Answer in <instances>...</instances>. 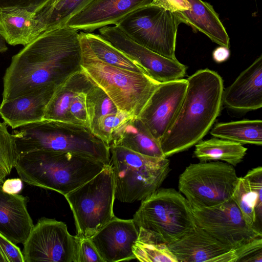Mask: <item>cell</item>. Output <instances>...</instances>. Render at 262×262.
I'll return each mask as SVG.
<instances>
[{
	"label": "cell",
	"mask_w": 262,
	"mask_h": 262,
	"mask_svg": "<svg viewBox=\"0 0 262 262\" xmlns=\"http://www.w3.org/2000/svg\"><path fill=\"white\" fill-rule=\"evenodd\" d=\"M229 56L230 51L229 48L224 46H220L216 48L212 53L213 60L217 63L227 60Z\"/></svg>",
	"instance_id": "41"
},
{
	"label": "cell",
	"mask_w": 262,
	"mask_h": 262,
	"mask_svg": "<svg viewBox=\"0 0 262 262\" xmlns=\"http://www.w3.org/2000/svg\"><path fill=\"white\" fill-rule=\"evenodd\" d=\"M60 0H51L50 3L49 4V5L47 6H46V7H49V6H52V5H53L54 4H55V3H56L57 2H58Z\"/></svg>",
	"instance_id": "43"
},
{
	"label": "cell",
	"mask_w": 262,
	"mask_h": 262,
	"mask_svg": "<svg viewBox=\"0 0 262 262\" xmlns=\"http://www.w3.org/2000/svg\"><path fill=\"white\" fill-rule=\"evenodd\" d=\"M132 117H134L118 110L116 113L100 117L90 129L110 147L115 133Z\"/></svg>",
	"instance_id": "33"
},
{
	"label": "cell",
	"mask_w": 262,
	"mask_h": 262,
	"mask_svg": "<svg viewBox=\"0 0 262 262\" xmlns=\"http://www.w3.org/2000/svg\"><path fill=\"white\" fill-rule=\"evenodd\" d=\"M77 262H104L89 238H80Z\"/></svg>",
	"instance_id": "37"
},
{
	"label": "cell",
	"mask_w": 262,
	"mask_h": 262,
	"mask_svg": "<svg viewBox=\"0 0 262 262\" xmlns=\"http://www.w3.org/2000/svg\"><path fill=\"white\" fill-rule=\"evenodd\" d=\"M64 196L73 212L76 236L90 238L115 216V183L111 164Z\"/></svg>",
	"instance_id": "8"
},
{
	"label": "cell",
	"mask_w": 262,
	"mask_h": 262,
	"mask_svg": "<svg viewBox=\"0 0 262 262\" xmlns=\"http://www.w3.org/2000/svg\"><path fill=\"white\" fill-rule=\"evenodd\" d=\"M150 4L160 7L172 12L190 9V5L187 0H153Z\"/></svg>",
	"instance_id": "39"
},
{
	"label": "cell",
	"mask_w": 262,
	"mask_h": 262,
	"mask_svg": "<svg viewBox=\"0 0 262 262\" xmlns=\"http://www.w3.org/2000/svg\"><path fill=\"white\" fill-rule=\"evenodd\" d=\"M115 199L143 201L160 188L170 171L167 158L145 156L121 146L110 147Z\"/></svg>",
	"instance_id": "7"
},
{
	"label": "cell",
	"mask_w": 262,
	"mask_h": 262,
	"mask_svg": "<svg viewBox=\"0 0 262 262\" xmlns=\"http://www.w3.org/2000/svg\"><path fill=\"white\" fill-rule=\"evenodd\" d=\"M187 86L183 78L160 83L138 117L159 142L176 119Z\"/></svg>",
	"instance_id": "14"
},
{
	"label": "cell",
	"mask_w": 262,
	"mask_h": 262,
	"mask_svg": "<svg viewBox=\"0 0 262 262\" xmlns=\"http://www.w3.org/2000/svg\"><path fill=\"white\" fill-rule=\"evenodd\" d=\"M187 80L179 113L159 141L165 158L186 150L201 141L221 110L224 85L217 73L208 69L200 70Z\"/></svg>",
	"instance_id": "2"
},
{
	"label": "cell",
	"mask_w": 262,
	"mask_h": 262,
	"mask_svg": "<svg viewBox=\"0 0 262 262\" xmlns=\"http://www.w3.org/2000/svg\"><path fill=\"white\" fill-rule=\"evenodd\" d=\"M86 93L79 92L76 94L73 97L69 110L75 123L88 126L86 104Z\"/></svg>",
	"instance_id": "35"
},
{
	"label": "cell",
	"mask_w": 262,
	"mask_h": 262,
	"mask_svg": "<svg viewBox=\"0 0 262 262\" xmlns=\"http://www.w3.org/2000/svg\"><path fill=\"white\" fill-rule=\"evenodd\" d=\"M79 237L70 234L66 224L41 217L23 244L25 262H77Z\"/></svg>",
	"instance_id": "11"
},
{
	"label": "cell",
	"mask_w": 262,
	"mask_h": 262,
	"mask_svg": "<svg viewBox=\"0 0 262 262\" xmlns=\"http://www.w3.org/2000/svg\"><path fill=\"white\" fill-rule=\"evenodd\" d=\"M51 0H0V7L17 6L26 8L37 15Z\"/></svg>",
	"instance_id": "38"
},
{
	"label": "cell",
	"mask_w": 262,
	"mask_h": 262,
	"mask_svg": "<svg viewBox=\"0 0 262 262\" xmlns=\"http://www.w3.org/2000/svg\"><path fill=\"white\" fill-rule=\"evenodd\" d=\"M3 259V258H2Z\"/></svg>",
	"instance_id": "46"
},
{
	"label": "cell",
	"mask_w": 262,
	"mask_h": 262,
	"mask_svg": "<svg viewBox=\"0 0 262 262\" xmlns=\"http://www.w3.org/2000/svg\"><path fill=\"white\" fill-rule=\"evenodd\" d=\"M178 262H234L233 250L200 227L167 245Z\"/></svg>",
	"instance_id": "17"
},
{
	"label": "cell",
	"mask_w": 262,
	"mask_h": 262,
	"mask_svg": "<svg viewBox=\"0 0 262 262\" xmlns=\"http://www.w3.org/2000/svg\"><path fill=\"white\" fill-rule=\"evenodd\" d=\"M223 104L233 111L247 112L262 107V55H260L223 94Z\"/></svg>",
	"instance_id": "18"
},
{
	"label": "cell",
	"mask_w": 262,
	"mask_h": 262,
	"mask_svg": "<svg viewBox=\"0 0 262 262\" xmlns=\"http://www.w3.org/2000/svg\"><path fill=\"white\" fill-rule=\"evenodd\" d=\"M138 230L133 219L113 218L89 238L104 262L136 259L133 247Z\"/></svg>",
	"instance_id": "16"
},
{
	"label": "cell",
	"mask_w": 262,
	"mask_h": 262,
	"mask_svg": "<svg viewBox=\"0 0 262 262\" xmlns=\"http://www.w3.org/2000/svg\"><path fill=\"white\" fill-rule=\"evenodd\" d=\"M80 46L82 70L106 93L118 110L138 117L161 83L146 74L106 64Z\"/></svg>",
	"instance_id": "6"
},
{
	"label": "cell",
	"mask_w": 262,
	"mask_h": 262,
	"mask_svg": "<svg viewBox=\"0 0 262 262\" xmlns=\"http://www.w3.org/2000/svg\"><path fill=\"white\" fill-rule=\"evenodd\" d=\"M133 220L138 230V239L166 245L196 226L190 204L173 188H159L142 201Z\"/></svg>",
	"instance_id": "5"
},
{
	"label": "cell",
	"mask_w": 262,
	"mask_h": 262,
	"mask_svg": "<svg viewBox=\"0 0 262 262\" xmlns=\"http://www.w3.org/2000/svg\"><path fill=\"white\" fill-rule=\"evenodd\" d=\"M86 104L90 128L100 117L118 111L106 93L96 85L86 93Z\"/></svg>",
	"instance_id": "30"
},
{
	"label": "cell",
	"mask_w": 262,
	"mask_h": 262,
	"mask_svg": "<svg viewBox=\"0 0 262 262\" xmlns=\"http://www.w3.org/2000/svg\"><path fill=\"white\" fill-rule=\"evenodd\" d=\"M192 208L196 226L231 249L262 237L261 229L247 223L231 198L213 206Z\"/></svg>",
	"instance_id": "12"
},
{
	"label": "cell",
	"mask_w": 262,
	"mask_h": 262,
	"mask_svg": "<svg viewBox=\"0 0 262 262\" xmlns=\"http://www.w3.org/2000/svg\"><path fill=\"white\" fill-rule=\"evenodd\" d=\"M0 255L3 262H25L20 248L1 233Z\"/></svg>",
	"instance_id": "36"
},
{
	"label": "cell",
	"mask_w": 262,
	"mask_h": 262,
	"mask_svg": "<svg viewBox=\"0 0 262 262\" xmlns=\"http://www.w3.org/2000/svg\"><path fill=\"white\" fill-rule=\"evenodd\" d=\"M210 134L214 137L243 144L261 146L262 121L243 120L217 123Z\"/></svg>",
	"instance_id": "27"
},
{
	"label": "cell",
	"mask_w": 262,
	"mask_h": 262,
	"mask_svg": "<svg viewBox=\"0 0 262 262\" xmlns=\"http://www.w3.org/2000/svg\"><path fill=\"white\" fill-rule=\"evenodd\" d=\"M0 262H3V260L2 259V256L0 255Z\"/></svg>",
	"instance_id": "44"
},
{
	"label": "cell",
	"mask_w": 262,
	"mask_h": 262,
	"mask_svg": "<svg viewBox=\"0 0 262 262\" xmlns=\"http://www.w3.org/2000/svg\"><path fill=\"white\" fill-rule=\"evenodd\" d=\"M112 145L121 146L147 156L165 158L159 142L138 117H132L118 129Z\"/></svg>",
	"instance_id": "24"
},
{
	"label": "cell",
	"mask_w": 262,
	"mask_h": 262,
	"mask_svg": "<svg viewBox=\"0 0 262 262\" xmlns=\"http://www.w3.org/2000/svg\"><path fill=\"white\" fill-rule=\"evenodd\" d=\"M8 50V47L6 45L5 40L1 36L0 37V53H3Z\"/></svg>",
	"instance_id": "42"
},
{
	"label": "cell",
	"mask_w": 262,
	"mask_h": 262,
	"mask_svg": "<svg viewBox=\"0 0 262 262\" xmlns=\"http://www.w3.org/2000/svg\"><path fill=\"white\" fill-rule=\"evenodd\" d=\"M153 0H93L72 16L64 26L88 32L116 25L126 15Z\"/></svg>",
	"instance_id": "15"
},
{
	"label": "cell",
	"mask_w": 262,
	"mask_h": 262,
	"mask_svg": "<svg viewBox=\"0 0 262 262\" xmlns=\"http://www.w3.org/2000/svg\"><path fill=\"white\" fill-rule=\"evenodd\" d=\"M79 35L80 44L101 61L117 68L147 75L139 63L114 47L100 34L80 31Z\"/></svg>",
	"instance_id": "25"
},
{
	"label": "cell",
	"mask_w": 262,
	"mask_h": 262,
	"mask_svg": "<svg viewBox=\"0 0 262 262\" xmlns=\"http://www.w3.org/2000/svg\"><path fill=\"white\" fill-rule=\"evenodd\" d=\"M81 63L78 31L66 26L47 28L12 56L3 77L2 102L57 86L81 71Z\"/></svg>",
	"instance_id": "1"
},
{
	"label": "cell",
	"mask_w": 262,
	"mask_h": 262,
	"mask_svg": "<svg viewBox=\"0 0 262 262\" xmlns=\"http://www.w3.org/2000/svg\"><path fill=\"white\" fill-rule=\"evenodd\" d=\"M231 198L238 207L247 224L257 227L256 226L257 221L261 223L262 198L251 189L248 181L244 177H238Z\"/></svg>",
	"instance_id": "28"
},
{
	"label": "cell",
	"mask_w": 262,
	"mask_h": 262,
	"mask_svg": "<svg viewBox=\"0 0 262 262\" xmlns=\"http://www.w3.org/2000/svg\"><path fill=\"white\" fill-rule=\"evenodd\" d=\"M238 178L230 164L201 162L185 168L179 177L178 188L192 207H211L231 198Z\"/></svg>",
	"instance_id": "10"
},
{
	"label": "cell",
	"mask_w": 262,
	"mask_h": 262,
	"mask_svg": "<svg viewBox=\"0 0 262 262\" xmlns=\"http://www.w3.org/2000/svg\"><path fill=\"white\" fill-rule=\"evenodd\" d=\"M19 155L46 150L68 152L111 164L110 147L86 126L42 120L14 130Z\"/></svg>",
	"instance_id": "4"
},
{
	"label": "cell",
	"mask_w": 262,
	"mask_h": 262,
	"mask_svg": "<svg viewBox=\"0 0 262 262\" xmlns=\"http://www.w3.org/2000/svg\"><path fill=\"white\" fill-rule=\"evenodd\" d=\"M235 262H261L262 237L255 239L233 249Z\"/></svg>",
	"instance_id": "34"
},
{
	"label": "cell",
	"mask_w": 262,
	"mask_h": 262,
	"mask_svg": "<svg viewBox=\"0 0 262 262\" xmlns=\"http://www.w3.org/2000/svg\"><path fill=\"white\" fill-rule=\"evenodd\" d=\"M1 37V31H0V37Z\"/></svg>",
	"instance_id": "45"
},
{
	"label": "cell",
	"mask_w": 262,
	"mask_h": 262,
	"mask_svg": "<svg viewBox=\"0 0 262 262\" xmlns=\"http://www.w3.org/2000/svg\"><path fill=\"white\" fill-rule=\"evenodd\" d=\"M93 0H60L42 9L36 16L43 31L64 26L67 21Z\"/></svg>",
	"instance_id": "29"
},
{
	"label": "cell",
	"mask_w": 262,
	"mask_h": 262,
	"mask_svg": "<svg viewBox=\"0 0 262 262\" xmlns=\"http://www.w3.org/2000/svg\"><path fill=\"white\" fill-rule=\"evenodd\" d=\"M106 165L78 154L40 150L19 155L14 168L27 184L65 195L94 178Z\"/></svg>",
	"instance_id": "3"
},
{
	"label": "cell",
	"mask_w": 262,
	"mask_h": 262,
	"mask_svg": "<svg viewBox=\"0 0 262 262\" xmlns=\"http://www.w3.org/2000/svg\"><path fill=\"white\" fill-rule=\"evenodd\" d=\"M136 259L142 262H178L167 245L137 239L133 247Z\"/></svg>",
	"instance_id": "32"
},
{
	"label": "cell",
	"mask_w": 262,
	"mask_h": 262,
	"mask_svg": "<svg viewBox=\"0 0 262 262\" xmlns=\"http://www.w3.org/2000/svg\"><path fill=\"white\" fill-rule=\"evenodd\" d=\"M23 189V181L20 178L5 180L2 185L3 190L9 194H18Z\"/></svg>",
	"instance_id": "40"
},
{
	"label": "cell",
	"mask_w": 262,
	"mask_h": 262,
	"mask_svg": "<svg viewBox=\"0 0 262 262\" xmlns=\"http://www.w3.org/2000/svg\"><path fill=\"white\" fill-rule=\"evenodd\" d=\"M247 151L241 143L215 137L198 142L193 155L201 162L220 160L235 166L242 161Z\"/></svg>",
	"instance_id": "26"
},
{
	"label": "cell",
	"mask_w": 262,
	"mask_h": 262,
	"mask_svg": "<svg viewBox=\"0 0 262 262\" xmlns=\"http://www.w3.org/2000/svg\"><path fill=\"white\" fill-rule=\"evenodd\" d=\"M56 87H43L16 98L2 102L1 118L12 129L42 121L47 105Z\"/></svg>",
	"instance_id": "19"
},
{
	"label": "cell",
	"mask_w": 262,
	"mask_h": 262,
	"mask_svg": "<svg viewBox=\"0 0 262 262\" xmlns=\"http://www.w3.org/2000/svg\"><path fill=\"white\" fill-rule=\"evenodd\" d=\"M98 30L101 36L139 63L147 75L155 81L164 83L185 76L186 66L177 59L167 58L139 45L116 26H107Z\"/></svg>",
	"instance_id": "13"
},
{
	"label": "cell",
	"mask_w": 262,
	"mask_h": 262,
	"mask_svg": "<svg viewBox=\"0 0 262 262\" xmlns=\"http://www.w3.org/2000/svg\"><path fill=\"white\" fill-rule=\"evenodd\" d=\"M95 85L82 70L70 76L56 88L46 108L43 120L75 123L69 110L73 97L79 92L88 93Z\"/></svg>",
	"instance_id": "22"
},
{
	"label": "cell",
	"mask_w": 262,
	"mask_h": 262,
	"mask_svg": "<svg viewBox=\"0 0 262 262\" xmlns=\"http://www.w3.org/2000/svg\"><path fill=\"white\" fill-rule=\"evenodd\" d=\"M187 1L190 5V10L174 13L194 32L200 31L215 43L229 48V37L213 7L202 0Z\"/></svg>",
	"instance_id": "23"
},
{
	"label": "cell",
	"mask_w": 262,
	"mask_h": 262,
	"mask_svg": "<svg viewBox=\"0 0 262 262\" xmlns=\"http://www.w3.org/2000/svg\"><path fill=\"white\" fill-rule=\"evenodd\" d=\"M181 23L183 21L176 13L150 4L129 13L115 26L139 45L176 59L177 30Z\"/></svg>",
	"instance_id": "9"
},
{
	"label": "cell",
	"mask_w": 262,
	"mask_h": 262,
	"mask_svg": "<svg viewBox=\"0 0 262 262\" xmlns=\"http://www.w3.org/2000/svg\"><path fill=\"white\" fill-rule=\"evenodd\" d=\"M3 183L0 181V233L16 245L23 244L34 226L27 209L29 198L5 192Z\"/></svg>",
	"instance_id": "20"
},
{
	"label": "cell",
	"mask_w": 262,
	"mask_h": 262,
	"mask_svg": "<svg viewBox=\"0 0 262 262\" xmlns=\"http://www.w3.org/2000/svg\"><path fill=\"white\" fill-rule=\"evenodd\" d=\"M18 156L14 135L9 133L4 122H0V181L4 182L11 173Z\"/></svg>",
	"instance_id": "31"
},
{
	"label": "cell",
	"mask_w": 262,
	"mask_h": 262,
	"mask_svg": "<svg viewBox=\"0 0 262 262\" xmlns=\"http://www.w3.org/2000/svg\"><path fill=\"white\" fill-rule=\"evenodd\" d=\"M36 16L25 8L0 7L1 36L10 45L26 46L43 32Z\"/></svg>",
	"instance_id": "21"
}]
</instances>
